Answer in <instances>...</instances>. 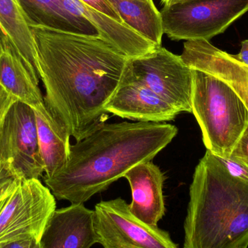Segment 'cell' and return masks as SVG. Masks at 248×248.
<instances>
[{
  "mask_svg": "<svg viewBox=\"0 0 248 248\" xmlns=\"http://www.w3.org/2000/svg\"><path fill=\"white\" fill-rule=\"evenodd\" d=\"M184 248H248V181L207 150L189 188Z\"/></svg>",
  "mask_w": 248,
  "mask_h": 248,
  "instance_id": "3957f363",
  "label": "cell"
},
{
  "mask_svg": "<svg viewBox=\"0 0 248 248\" xmlns=\"http://www.w3.org/2000/svg\"><path fill=\"white\" fill-rule=\"evenodd\" d=\"M94 224L103 248H179L168 232L134 217L121 198L97 203Z\"/></svg>",
  "mask_w": 248,
  "mask_h": 248,
  "instance_id": "ba28073f",
  "label": "cell"
},
{
  "mask_svg": "<svg viewBox=\"0 0 248 248\" xmlns=\"http://www.w3.org/2000/svg\"><path fill=\"white\" fill-rule=\"evenodd\" d=\"M177 134L167 124H100L71 145L65 165L44 181L56 199L84 204L134 166L151 161Z\"/></svg>",
  "mask_w": 248,
  "mask_h": 248,
  "instance_id": "7a4b0ae2",
  "label": "cell"
},
{
  "mask_svg": "<svg viewBox=\"0 0 248 248\" xmlns=\"http://www.w3.org/2000/svg\"><path fill=\"white\" fill-rule=\"evenodd\" d=\"M230 157L240 160L248 166V125L239 139Z\"/></svg>",
  "mask_w": 248,
  "mask_h": 248,
  "instance_id": "603a6c76",
  "label": "cell"
},
{
  "mask_svg": "<svg viewBox=\"0 0 248 248\" xmlns=\"http://www.w3.org/2000/svg\"><path fill=\"white\" fill-rule=\"evenodd\" d=\"M29 26L100 37L87 18L68 11L61 0H17Z\"/></svg>",
  "mask_w": 248,
  "mask_h": 248,
  "instance_id": "9a60e30c",
  "label": "cell"
},
{
  "mask_svg": "<svg viewBox=\"0 0 248 248\" xmlns=\"http://www.w3.org/2000/svg\"><path fill=\"white\" fill-rule=\"evenodd\" d=\"M125 24L139 34L161 46L163 31L161 13L153 0H108Z\"/></svg>",
  "mask_w": 248,
  "mask_h": 248,
  "instance_id": "d6986e66",
  "label": "cell"
},
{
  "mask_svg": "<svg viewBox=\"0 0 248 248\" xmlns=\"http://www.w3.org/2000/svg\"><path fill=\"white\" fill-rule=\"evenodd\" d=\"M232 55L238 62L248 67V39L242 42L240 52L237 55Z\"/></svg>",
  "mask_w": 248,
  "mask_h": 248,
  "instance_id": "484cf974",
  "label": "cell"
},
{
  "mask_svg": "<svg viewBox=\"0 0 248 248\" xmlns=\"http://www.w3.org/2000/svg\"><path fill=\"white\" fill-rule=\"evenodd\" d=\"M192 108L207 150L230 157L248 125V109L241 97L224 80L193 70Z\"/></svg>",
  "mask_w": 248,
  "mask_h": 248,
  "instance_id": "277c9868",
  "label": "cell"
},
{
  "mask_svg": "<svg viewBox=\"0 0 248 248\" xmlns=\"http://www.w3.org/2000/svg\"><path fill=\"white\" fill-rule=\"evenodd\" d=\"M55 210V198L47 186L39 179H21L0 209V244L40 240Z\"/></svg>",
  "mask_w": 248,
  "mask_h": 248,
  "instance_id": "52a82bcc",
  "label": "cell"
},
{
  "mask_svg": "<svg viewBox=\"0 0 248 248\" xmlns=\"http://www.w3.org/2000/svg\"><path fill=\"white\" fill-rule=\"evenodd\" d=\"M44 102L77 141L103 123L130 58L102 38L29 26Z\"/></svg>",
  "mask_w": 248,
  "mask_h": 248,
  "instance_id": "6da1fadb",
  "label": "cell"
},
{
  "mask_svg": "<svg viewBox=\"0 0 248 248\" xmlns=\"http://www.w3.org/2000/svg\"><path fill=\"white\" fill-rule=\"evenodd\" d=\"M23 178L10 162L0 157V200L11 192Z\"/></svg>",
  "mask_w": 248,
  "mask_h": 248,
  "instance_id": "ffe728a7",
  "label": "cell"
},
{
  "mask_svg": "<svg viewBox=\"0 0 248 248\" xmlns=\"http://www.w3.org/2000/svg\"><path fill=\"white\" fill-rule=\"evenodd\" d=\"M0 38L11 44L32 76L40 81L34 39L17 0H0Z\"/></svg>",
  "mask_w": 248,
  "mask_h": 248,
  "instance_id": "ac0fdd59",
  "label": "cell"
},
{
  "mask_svg": "<svg viewBox=\"0 0 248 248\" xmlns=\"http://www.w3.org/2000/svg\"><path fill=\"white\" fill-rule=\"evenodd\" d=\"M0 85L18 101L32 108L44 103L39 81L4 38H0Z\"/></svg>",
  "mask_w": 248,
  "mask_h": 248,
  "instance_id": "2e32d148",
  "label": "cell"
},
{
  "mask_svg": "<svg viewBox=\"0 0 248 248\" xmlns=\"http://www.w3.org/2000/svg\"><path fill=\"white\" fill-rule=\"evenodd\" d=\"M128 71L131 78L148 87L179 113H192L193 70L180 55L159 46L144 56L130 58Z\"/></svg>",
  "mask_w": 248,
  "mask_h": 248,
  "instance_id": "8992f818",
  "label": "cell"
},
{
  "mask_svg": "<svg viewBox=\"0 0 248 248\" xmlns=\"http://www.w3.org/2000/svg\"><path fill=\"white\" fill-rule=\"evenodd\" d=\"M188 1H191V0H161V4H163V7H166V6L173 5V4Z\"/></svg>",
  "mask_w": 248,
  "mask_h": 248,
  "instance_id": "4316f807",
  "label": "cell"
},
{
  "mask_svg": "<svg viewBox=\"0 0 248 248\" xmlns=\"http://www.w3.org/2000/svg\"><path fill=\"white\" fill-rule=\"evenodd\" d=\"M39 242L41 248H91L97 243L94 211L84 204L55 210Z\"/></svg>",
  "mask_w": 248,
  "mask_h": 248,
  "instance_id": "7c38bea8",
  "label": "cell"
},
{
  "mask_svg": "<svg viewBox=\"0 0 248 248\" xmlns=\"http://www.w3.org/2000/svg\"><path fill=\"white\" fill-rule=\"evenodd\" d=\"M33 109L45 176L49 177L66 163L71 150V135L52 116L45 106V102Z\"/></svg>",
  "mask_w": 248,
  "mask_h": 248,
  "instance_id": "e0dca14e",
  "label": "cell"
},
{
  "mask_svg": "<svg viewBox=\"0 0 248 248\" xmlns=\"http://www.w3.org/2000/svg\"><path fill=\"white\" fill-rule=\"evenodd\" d=\"M106 110L123 119L144 123L170 122L179 114L160 96L131 78L128 66L123 81L106 105Z\"/></svg>",
  "mask_w": 248,
  "mask_h": 248,
  "instance_id": "30bf717a",
  "label": "cell"
},
{
  "mask_svg": "<svg viewBox=\"0 0 248 248\" xmlns=\"http://www.w3.org/2000/svg\"><path fill=\"white\" fill-rule=\"evenodd\" d=\"M80 1L87 4L89 7L98 10L103 14L112 17L119 23H124L117 12L112 7L108 0H80Z\"/></svg>",
  "mask_w": 248,
  "mask_h": 248,
  "instance_id": "7402d4cb",
  "label": "cell"
},
{
  "mask_svg": "<svg viewBox=\"0 0 248 248\" xmlns=\"http://www.w3.org/2000/svg\"><path fill=\"white\" fill-rule=\"evenodd\" d=\"M216 157L230 175L243 180L248 181V166L246 163L232 157L224 158L217 155Z\"/></svg>",
  "mask_w": 248,
  "mask_h": 248,
  "instance_id": "44dd1931",
  "label": "cell"
},
{
  "mask_svg": "<svg viewBox=\"0 0 248 248\" xmlns=\"http://www.w3.org/2000/svg\"><path fill=\"white\" fill-rule=\"evenodd\" d=\"M247 12L248 0H191L160 10L164 34L173 41H209Z\"/></svg>",
  "mask_w": 248,
  "mask_h": 248,
  "instance_id": "5b68a950",
  "label": "cell"
},
{
  "mask_svg": "<svg viewBox=\"0 0 248 248\" xmlns=\"http://www.w3.org/2000/svg\"><path fill=\"white\" fill-rule=\"evenodd\" d=\"M129 184L131 212L140 221L157 226L166 212L163 193L164 173L152 161L140 163L124 175Z\"/></svg>",
  "mask_w": 248,
  "mask_h": 248,
  "instance_id": "4fadbf2b",
  "label": "cell"
},
{
  "mask_svg": "<svg viewBox=\"0 0 248 248\" xmlns=\"http://www.w3.org/2000/svg\"><path fill=\"white\" fill-rule=\"evenodd\" d=\"M0 157L10 162L23 179H39L45 173L34 111L18 100L9 109L0 129Z\"/></svg>",
  "mask_w": 248,
  "mask_h": 248,
  "instance_id": "9c48e42d",
  "label": "cell"
},
{
  "mask_svg": "<svg viewBox=\"0 0 248 248\" xmlns=\"http://www.w3.org/2000/svg\"><path fill=\"white\" fill-rule=\"evenodd\" d=\"M64 7L77 16H84L98 30L100 38L128 58H137L153 52L154 44L124 23L89 7L80 0H61Z\"/></svg>",
  "mask_w": 248,
  "mask_h": 248,
  "instance_id": "5bb4252c",
  "label": "cell"
},
{
  "mask_svg": "<svg viewBox=\"0 0 248 248\" xmlns=\"http://www.w3.org/2000/svg\"><path fill=\"white\" fill-rule=\"evenodd\" d=\"M180 56L191 69L212 74L230 84L248 109V67L232 55L216 47L209 41L192 40L185 42Z\"/></svg>",
  "mask_w": 248,
  "mask_h": 248,
  "instance_id": "8fae6325",
  "label": "cell"
},
{
  "mask_svg": "<svg viewBox=\"0 0 248 248\" xmlns=\"http://www.w3.org/2000/svg\"><path fill=\"white\" fill-rule=\"evenodd\" d=\"M17 100V99L15 98L0 85V129H1L7 111L11 107L12 105Z\"/></svg>",
  "mask_w": 248,
  "mask_h": 248,
  "instance_id": "cb8c5ba5",
  "label": "cell"
},
{
  "mask_svg": "<svg viewBox=\"0 0 248 248\" xmlns=\"http://www.w3.org/2000/svg\"><path fill=\"white\" fill-rule=\"evenodd\" d=\"M40 240L36 238L23 239L1 243L0 248H41Z\"/></svg>",
  "mask_w": 248,
  "mask_h": 248,
  "instance_id": "d4e9b609",
  "label": "cell"
}]
</instances>
